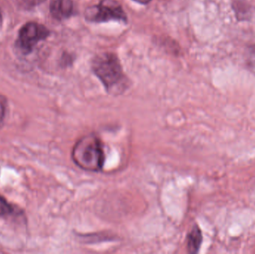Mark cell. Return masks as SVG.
<instances>
[{
    "label": "cell",
    "mask_w": 255,
    "mask_h": 254,
    "mask_svg": "<svg viewBox=\"0 0 255 254\" xmlns=\"http://www.w3.org/2000/svg\"><path fill=\"white\" fill-rule=\"evenodd\" d=\"M93 70L106 90L112 95H121L128 87V81L119 59L114 54L104 53L96 57L93 61Z\"/></svg>",
    "instance_id": "6da1fadb"
},
{
    "label": "cell",
    "mask_w": 255,
    "mask_h": 254,
    "mask_svg": "<svg viewBox=\"0 0 255 254\" xmlns=\"http://www.w3.org/2000/svg\"><path fill=\"white\" fill-rule=\"evenodd\" d=\"M72 159L85 171H102L105 164V152L101 140L94 134L84 136L73 146Z\"/></svg>",
    "instance_id": "7a4b0ae2"
},
{
    "label": "cell",
    "mask_w": 255,
    "mask_h": 254,
    "mask_svg": "<svg viewBox=\"0 0 255 254\" xmlns=\"http://www.w3.org/2000/svg\"><path fill=\"white\" fill-rule=\"evenodd\" d=\"M85 17L91 22H103L111 20L127 21L122 6L115 0H103L97 5L88 7Z\"/></svg>",
    "instance_id": "3957f363"
},
{
    "label": "cell",
    "mask_w": 255,
    "mask_h": 254,
    "mask_svg": "<svg viewBox=\"0 0 255 254\" xmlns=\"http://www.w3.org/2000/svg\"><path fill=\"white\" fill-rule=\"evenodd\" d=\"M47 28L36 22L25 24L19 33V46L25 52H31V49L40 40H44L49 35Z\"/></svg>",
    "instance_id": "277c9868"
},
{
    "label": "cell",
    "mask_w": 255,
    "mask_h": 254,
    "mask_svg": "<svg viewBox=\"0 0 255 254\" xmlns=\"http://www.w3.org/2000/svg\"><path fill=\"white\" fill-rule=\"evenodd\" d=\"M73 4L71 0H52L50 4V12L55 19H67L73 13Z\"/></svg>",
    "instance_id": "5b68a950"
},
{
    "label": "cell",
    "mask_w": 255,
    "mask_h": 254,
    "mask_svg": "<svg viewBox=\"0 0 255 254\" xmlns=\"http://www.w3.org/2000/svg\"><path fill=\"white\" fill-rule=\"evenodd\" d=\"M202 243V234L200 228L195 225L187 237V249L189 253L196 254L199 252Z\"/></svg>",
    "instance_id": "8992f818"
},
{
    "label": "cell",
    "mask_w": 255,
    "mask_h": 254,
    "mask_svg": "<svg viewBox=\"0 0 255 254\" xmlns=\"http://www.w3.org/2000/svg\"><path fill=\"white\" fill-rule=\"evenodd\" d=\"M12 212H13V208L10 204H9L7 201L0 195V216H7L10 214Z\"/></svg>",
    "instance_id": "52a82bcc"
},
{
    "label": "cell",
    "mask_w": 255,
    "mask_h": 254,
    "mask_svg": "<svg viewBox=\"0 0 255 254\" xmlns=\"http://www.w3.org/2000/svg\"><path fill=\"white\" fill-rule=\"evenodd\" d=\"M247 63L250 70L255 73V45L251 46L247 53Z\"/></svg>",
    "instance_id": "ba28073f"
},
{
    "label": "cell",
    "mask_w": 255,
    "mask_h": 254,
    "mask_svg": "<svg viewBox=\"0 0 255 254\" xmlns=\"http://www.w3.org/2000/svg\"><path fill=\"white\" fill-rule=\"evenodd\" d=\"M6 108H7V102L4 96L0 95V125L4 121L5 116Z\"/></svg>",
    "instance_id": "9c48e42d"
},
{
    "label": "cell",
    "mask_w": 255,
    "mask_h": 254,
    "mask_svg": "<svg viewBox=\"0 0 255 254\" xmlns=\"http://www.w3.org/2000/svg\"><path fill=\"white\" fill-rule=\"evenodd\" d=\"M133 1H137V2L141 3V4H147L151 0H133Z\"/></svg>",
    "instance_id": "30bf717a"
},
{
    "label": "cell",
    "mask_w": 255,
    "mask_h": 254,
    "mask_svg": "<svg viewBox=\"0 0 255 254\" xmlns=\"http://www.w3.org/2000/svg\"><path fill=\"white\" fill-rule=\"evenodd\" d=\"M1 22H2V18H1V13H0V27L1 25Z\"/></svg>",
    "instance_id": "8fae6325"
}]
</instances>
